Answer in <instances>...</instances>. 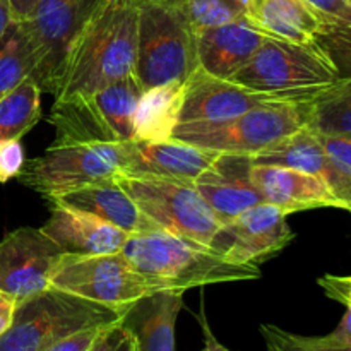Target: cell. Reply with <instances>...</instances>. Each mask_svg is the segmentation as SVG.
Masks as SVG:
<instances>
[{"label": "cell", "mask_w": 351, "mask_h": 351, "mask_svg": "<svg viewBox=\"0 0 351 351\" xmlns=\"http://www.w3.org/2000/svg\"><path fill=\"white\" fill-rule=\"evenodd\" d=\"M137 17L132 0H103L69 48L55 99L91 95L134 75Z\"/></svg>", "instance_id": "obj_1"}, {"label": "cell", "mask_w": 351, "mask_h": 351, "mask_svg": "<svg viewBox=\"0 0 351 351\" xmlns=\"http://www.w3.org/2000/svg\"><path fill=\"white\" fill-rule=\"evenodd\" d=\"M122 254L153 291L254 281L261 278L256 264L230 263L209 247L158 230L129 235Z\"/></svg>", "instance_id": "obj_2"}, {"label": "cell", "mask_w": 351, "mask_h": 351, "mask_svg": "<svg viewBox=\"0 0 351 351\" xmlns=\"http://www.w3.org/2000/svg\"><path fill=\"white\" fill-rule=\"evenodd\" d=\"M339 79L335 62L315 43L267 36L249 64L232 79L281 99L311 101Z\"/></svg>", "instance_id": "obj_3"}, {"label": "cell", "mask_w": 351, "mask_h": 351, "mask_svg": "<svg viewBox=\"0 0 351 351\" xmlns=\"http://www.w3.org/2000/svg\"><path fill=\"white\" fill-rule=\"evenodd\" d=\"M137 55L134 77L141 89L185 82L199 67L195 31L184 5L137 3Z\"/></svg>", "instance_id": "obj_4"}, {"label": "cell", "mask_w": 351, "mask_h": 351, "mask_svg": "<svg viewBox=\"0 0 351 351\" xmlns=\"http://www.w3.org/2000/svg\"><path fill=\"white\" fill-rule=\"evenodd\" d=\"M122 317V312L51 287L17 304L12 324L0 336V351H45L81 329Z\"/></svg>", "instance_id": "obj_5"}, {"label": "cell", "mask_w": 351, "mask_h": 351, "mask_svg": "<svg viewBox=\"0 0 351 351\" xmlns=\"http://www.w3.org/2000/svg\"><path fill=\"white\" fill-rule=\"evenodd\" d=\"M143 89L134 75L91 95L57 98L50 112L55 144H112L134 139V113Z\"/></svg>", "instance_id": "obj_6"}, {"label": "cell", "mask_w": 351, "mask_h": 351, "mask_svg": "<svg viewBox=\"0 0 351 351\" xmlns=\"http://www.w3.org/2000/svg\"><path fill=\"white\" fill-rule=\"evenodd\" d=\"M311 101L273 99L228 122L178 123L173 137L202 149L254 156L307 127L311 122Z\"/></svg>", "instance_id": "obj_7"}, {"label": "cell", "mask_w": 351, "mask_h": 351, "mask_svg": "<svg viewBox=\"0 0 351 351\" xmlns=\"http://www.w3.org/2000/svg\"><path fill=\"white\" fill-rule=\"evenodd\" d=\"M115 180L163 232L211 249L221 223L194 182L129 173H117Z\"/></svg>", "instance_id": "obj_8"}, {"label": "cell", "mask_w": 351, "mask_h": 351, "mask_svg": "<svg viewBox=\"0 0 351 351\" xmlns=\"http://www.w3.org/2000/svg\"><path fill=\"white\" fill-rule=\"evenodd\" d=\"M127 141L112 144H55L41 156L26 161L17 180L45 199L122 171Z\"/></svg>", "instance_id": "obj_9"}, {"label": "cell", "mask_w": 351, "mask_h": 351, "mask_svg": "<svg viewBox=\"0 0 351 351\" xmlns=\"http://www.w3.org/2000/svg\"><path fill=\"white\" fill-rule=\"evenodd\" d=\"M51 287L122 314L153 293L122 252L103 256L64 254L51 274Z\"/></svg>", "instance_id": "obj_10"}, {"label": "cell", "mask_w": 351, "mask_h": 351, "mask_svg": "<svg viewBox=\"0 0 351 351\" xmlns=\"http://www.w3.org/2000/svg\"><path fill=\"white\" fill-rule=\"evenodd\" d=\"M103 0H40L24 21L33 43L36 69L33 79L53 95L72 41Z\"/></svg>", "instance_id": "obj_11"}, {"label": "cell", "mask_w": 351, "mask_h": 351, "mask_svg": "<svg viewBox=\"0 0 351 351\" xmlns=\"http://www.w3.org/2000/svg\"><path fill=\"white\" fill-rule=\"evenodd\" d=\"M64 256L41 228L23 226L0 240V290L19 302L51 288V274Z\"/></svg>", "instance_id": "obj_12"}, {"label": "cell", "mask_w": 351, "mask_h": 351, "mask_svg": "<svg viewBox=\"0 0 351 351\" xmlns=\"http://www.w3.org/2000/svg\"><path fill=\"white\" fill-rule=\"evenodd\" d=\"M288 215L269 202H261L221 225L211 249L235 264L261 266L295 239Z\"/></svg>", "instance_id": "obj_13"}, {"label": "cell", "mask_w": 351, "mask_h": 351, "mask_svg": "<svg viewBox=\"0 0 351 351\" xmlns=\"http://www.w3.org/2000/svg\"><path fill=\"white\" fill-rule=\"evenodd\" d=\"M273 99L281 98L254 91L232 79L216 77L197 67L184 84V103L178 123L228 122Z\"/></svg>", "instance_id": "obj_14"}, {"label": "cell", "mask_w": 351, "mask_h": 351, "mask_svg": "<svg viewBox=\"0 0 351 351\" xmlns=\"http://www.w3.org/2000/svg\"><path fill=\"white\" fill-rule=\"evenodd\" d=\"M252 158L240 153H219L194 180L199 194L221 225L252 206L264 202L252 182Z\"/></svg>", "instance_id": "obj_15"}, {"label": "cell", "mask_w": 351, "mask_h": 351, "mask_svg": "<svg viewBox=\"0 0 351 351\" xmlns=\"http://www.w3.org/2000/svg\"><path fill=\"white\" fill-rule=\"evenodd\" d=\"M47 199L51 206L88 213L122 230L127 235H141L161 230L149 216L144 215L143 209L115 180V177L93 182L74 191L53 194Z\"/></svg>", "instance_id": "obj_16"}, {"label": "cell", "mask_w": 351, "mask_h": 351, "mask_svg": "<svg viewBox=\"0 0 351 351\" xmlns=\"http://www.w3.org/2000/svg\"><path fill=\"white\" fill-rule=\"evenodd\" d=\"M218 151L202 149L180 139L127 141V158L122 171L129 175L182 178L194 182L218 156Z\"/></svg>", "instance_id": "obj_17"}, {"label": "cell", "mask_w": 351, "mask_h": 351, "mask_svg": "<svg viewBox=\"0 0 351 351\" xmlns=\"http://www.w3.org/2000/svg\"><path fill=\"white\" fill-rule=\"evenodd\" d=\"M267 36L269 34L249 17L197 31L195 43L199 67L216 77L233 79L249 64Z\"/></svg>", "instance_id": "obj_18"}, {"label": "cell", "mask_w": 351, "mask_h": 351, "mask_svg": "<svg viewBox=\"0 0 351 351\" xmlns=\"http://www.w3.org/2000/svg\"><path fill=\"white\" fill-rule=\"evenodd\" d=\"M252 182L264 202L288 216L305 209L339 208L338 199L317 175L278 165H252Z\"/></svg>", "instance_id": "obj_19"}, {"label": "cell", "mask_w": 351, "mask_h": 351, "mask_svg": "<svg viewBox=\"0 0 351 351\" xmlns=\"http://www.w3.org/2000/svg\"><path fill=\"white\" fill-rule=\"evenodd\" d=\"M65 256H103L122 252L127 235L110 223L88 213L51 206V215L41 226Z\"/></svg>", "instance_id": "obj_20"}, {"label": "cell", "mask_w": 351, "mask_h": 351, "mask_svg": "<svg viewBox=\"0 0 351 351\" xmlns=\"http://www.w3.org/2000/svg\"><path fill=\"white\" fill-rule=\"evenodd\" d=\"M180 290H160L146 295L123 314L122 326L137 351H177L175 326L184 307Z\"/></svg>", "instance_id": "obj_21"}, {"label": "cell", "mask_w": 351, "mask_h": 351, "mask_svg": "<svg viewBox=\"0 0 351 351\" xmlns=\"http://www.w3.org/2000/svg\"><path fill=\"white\" fill-rule=\"evenodd\" d=\"M247 17L269 36L295 43H315L324 31L304 0H249Z\"/></svg>", "instance_id": "obj_22"}, {"label": "cell", "mask_w": 351, "mask_h": 351, "mask_svg": "<svg viewBox=\"0 0 351 351\" xmlns=\"http://www.w3.org/2000/svg\"><path fill=\"white\" fill-rule=\"evenodd\" d=\"M185 82L173 81L143 91L134 113V139L168 141L180 122Z\"/></svg>", "instance_id": "obj_23"}, {"label": "cell", "mask_w": 351, "mask_h": 351, "mask_svg": "<svg viewBox=\"0 0 351 351\" xmlns=\"http://www.w3.org/2000/svg\"><path fill=\"white\" fill-rule=\"evenodd\" d=\"M250 158L256 165L295 168L305 173L317 175L324 182L329 177V160L326 151L319 139V134L308 125Z\"/></svg>", "instance_id": "obj_24"}, {"label": "cell", "mask_w": 351, "mask_h": 351, "mask_svg": "<svg viewBox=\"0 0 351 351\" xmlns=\"http://www.w3.org/2000/svg\"><path fill=\"white\" fill-rule=\"evenodd\" d=\"M41 91L40 84L27 77L0 98V141H21L40 122Z\"/></svg>", "instance_id": "obj_25"}, {"label": "cell", "mask_w": 351, "mask_h": 351, "mask_svg": "<svg viewBox=\"0 0 351 351\" xmlns=\"http://www.w3.org/2000/svg\"><path fill=\"white\" fill-rule=\"evenodd\" d=\"M308 127L319 134L351 139V75L339 77L331 88L312 99Z\"/></svg>", "instance_id": "obj_26"}, {"label": "cell", "mask_w": 351, "mask_h": 351, "mask_svg": "<svg viewBox=\"0 0 351 351\" xmlns=\"http://www.w3.org/2000/svg\"><path fill=\"white\" fill-rule=\"evenodd\" d=\"M36 69L33 43L23 23L14 21L0 41V98L27 77Z\"/></svg>", "instance_id": "obj_27"}, {"label": "cell", "mask_w": 351, "mask_h": 351, "mask_svg": "<svg viewBox=\"0 0 351 351\" xmlns=\"http://www.w3.org/2000/svg\"><path fill=\"white\" fill-rule=\"evenodd\" d=\"M319 139L329 160L326 184L338 199L339 208L351 213V139L331 134H319Z\"/></svg>", "instance_id": "obj_28"}, {"label": "cell", "mask_w": 351, "mask_h": 351, "mask_svg": "<svg viewBox=\"0 0 351 351\" xmlns=\"http://www.w3.org/2000/svg\"><path fill=\"white\" fill-rule=\"evenodd\" d=\"M184 10L197 33L247 17L249 0H185Z\"/></svg>", "instance_id": "obj_29"}, {"label": "cell", "mask_w": 351, "mask_h": 351, "mask_svg": "<svg viewBox=\"0 0 351 351\" xmlns=\"http://www.w3.org/2000/svg\"><path fill=\"white\" fill-rule=\"evenodd\" d=\"M317 43L335 62L339 77L351 75V3L338 21L324 27Z\"/></svg>", "instance_id": "obj_30"}, {"label": "cell", "mask_w": 351, "mask_h": 351, "mask_svg": "<svg viewBox=\"0 0 351 351\" xmlns=\"http://www.w3.org/2000/svg\"><path fill=\"white\" fill-rule=\"evenodd\" d=\"M261 335L267 351H351V346L326 345L317 336H300L278 328L274 324L261 326Z\"/></svg>", "instance_id": "obj_31"}, {"label": "cell", "mask_w": 351, "mask_h": 351, "mask_svg": "<svg viewBox=\"0 0 351 351\" xmlns=\"http://www.w3.org/2000/svg\"><path fill=\"white\" fill-rule=\"evenodd\" d=\"M319 285H321V288L324 290V293L328 295L329 298L345 305L346 312L335 331L329 332V335L326 336H317V338L321 339L322 343H326V345L351 346V290L350 288L343 287L332 274L322 276L321 280H319Z\"/></svg>", "instance_id": "obj_32"}, {"label": "cell", "mask_w": 351, "mask_h": 351, "mask_svg": "<svg viewBox=\"0 0 351 351\" xmlns=\"http://www.w3.org/2000/svg\"><path fill=\"white\" fill-rule=\"evenodd\" d=\"M24 163L26 160L19 139L0 141V184H5L10 178H17Z\"/></svg>", "instance_id": "obj_33"}, {"label": "cell", "mask_w": 351, "mask_h": 351, "mask_svg": "<svg viewBox=\"0 0 351 351\" xmlns=\"http://www.w3.org/2000/svg\"><path fill=\"white\" fill-rule=\"evenodd\" d=\"M113 324H115V322H113ZM110 326L112 324L93 326V328L81 329V331L74 332V335L57 341L55 345H51L50 348H47L45 351H89L95 346V343L98 341L99 336H101Z\"/></svg>", "instance_id": "obj_34"}, {"label": "cell", "mask_w": 351, "mask_h": 351, "mask_svg": "<svg viewBox=\"0 0 351 351\" xmlns=\"http://www.w3.org/2000/svg\"><path fill=\"white\" fill-rule=\"evenodd\" d=\"M304 2L322 21L324 27L328 24L338 21L350 7V3L346 0H304Z\"/></svg>", "instance_id": "obj_35"}, {"label": "cell", "mask_w": 351, "mask_h": 351, "mask_svg": "<svg viewBox=\"0 0 351 351\" xmlns=\"http://www.w3.org/2000/svg\"><path fill=\"white\" fill-rule=\"evenodd\" d=\"M125 335L127 331L123 329L122 321L115 322V324L110 326V328L99 336L98 341L95 343V346L89 351H115L117 346L123 341Z\"/></svg>", "instance_id": "obj_36"}, {"label": "cell", "mask_w": 351, "mask_h": 351, "mask_svg": "<svg viewBox=\"0 0 351 351\" xmlns=\"http://www.w3.org/2000/svg\"><path fill=\"white\" fill-rule=\"evenodd\" d=\"M17 302L14 300L10 295L3 293L0 290V336L9 329V326L12 324L14 314H16Z\"/></svg>", "instance_id": "obj_37"}, {"label": "cell", "mask_w": 351, "mask_h": 351, "mask_svg": "<svg viewBox=\"0 0 351 351\" xmlns=\"http://www.w3.org/2000/svg\"><path fill=\"white\" fill-rule=\"evenodd\" d=\"M197 321H199V324H201L202 332H204V346H202L201 351H230L221 341H219L218 338H216L215 335H213L211 328H209L208 319H206L204 307H201V311H199Z\"/></svg>", "instance_id": "obj_38"}, {"label": "cell", "mask_w": 351, "mask_h": 351, "mask_svg": "<svg viewBox=\"0 0 351 351\" xmlns=\"http://www.w3.org/2000/svg\"><path fill=\"white\" fill-rule=\"evenodd\" d=\"M38 2L40 0H7L10 7V12H12V19L17 23H24L31 17V14L36 9Z\"/></svg>", "instance_id": "obj_39"}, {"label": "cell", "mask_w": 351, "mask_h": 351, "mask_svg": "<svg viewBox=\"0 0 351 351\" xmlns=\"http://www.w3.org/2000/svg\"><path fill=\"white\" fill-rule=\"evenodd\" d=\"M12 23L14 19L9 3H7V0H0V41H2L3 34L7 33V29H9V26Z\"/></svg>", "instance_id": "obj_40"}, {"label": "cell", "mask_w": 351, "mask_h": 351, "mask_svg": "<svg viewBox=\"0 0 351 351\" xmlns=\"http://www.w3.org/2000/svg\"><path fill=\"white\" fill-rule=\"evenodd\" d=\"M115 351H137V350H136V343H134L132 336H130L129 332H127V335H125V338H123V341L120 343L119 346H117Z\"/></svg>", "instance_id": "obj_41"}, {"label": "cell", "mask_w": 351, "mask_h": 351, "mask_svg": "<svg viewBox=\"0 0 351 351\" xmlns=\"http://www.w3.org/2000/svg\"><path fill=\"white\" fill-rule=\"evenodd\" d=\"M132 2H158V3H168V5H184L185 0H132Z\"/></svg>", "instance_id": "obj_42"}, {"label": "cell", "mask_w": 351, "mask_h": 351, "mask_svg": "<svg viewBox=\"0 0 351 351\" xmlns=\"http://www.w3.org/2000/svg\"><path fill=\"white\" fill-rule=\"evenodd\" d=\"M336 278H338V281L343 285V287L350 288L351 290V276H336Z\"/></svg>", "instance_id": "obj_43"}, {"label": "cell", "mask_w": 351, "mask_h": 351, "mask_svg": "<svg viewBox=\"0 0 351 351\" xmlns=\"http://www.w3.org/2000/svg\"><path fill=\"white\" fill-rule=\"evenodd\" d=\"M346 2H348V3H351V0H346Z\"/></svg>", "instance_id": "obj_44"}, {"label": "cell", "mask_w": 351, "mask_h": 351, "mask_svg": "<svg viewBox=\"0 0 351 351\" xmlns=\"http://www.w3.org/2000/svg\"><path fill=\"white\" fill-rule=\"evenodd\" d=\"M336 280H338V278H336Z\"/></svg>", "instance_id": "obj_45"}]
</instances>
